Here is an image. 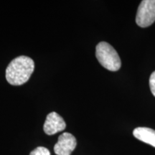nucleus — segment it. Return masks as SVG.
I'll list each match as a JSON object with an SVG mask.
<instances>
[{
  "label": "nucleus",
  "mask_w": 155,
  "mask_h": 155,
  "mask_svg": "<svg viewBox=\"0 0 155 155\" xmlns=\"http://www.w3.org/2000/svg\"><path fill=\"white\" fill-rule=\"evenodd\" d=\"M155 22V0H144L137 10L136 22L141 28H147Z\"/></svg>",
  "instance_id": "obj_3"
},
{
  "label": "nucleus",
  "mask_w": 155,
  "mask_h": 155,
  "mask_svg": "<svg viewBox=\"0 0 155 155\" xmlns=\"http://www.w3.org/2000/svg\"><path fill=\"white\" fill-rule=\"evenodd\" d=\"M96 56L101 65L110 71H117L121 68V63L119 54L110 44L101 42L97 45Z\"/></svg>",
  "instance_id": "obj_2"
},
{
  "label": "nucleus",
  "mask_w": 155,
  "mask_h": 155,
  "mask_svg": "<svg viewBox=\"0 0 155 155\" xmlns=\"http://www.w3.org/2000/svg\"><path fill=\"white\" fill-rule=\"evenodd\" d=\"M76 145L77 141L74 136L65 132L58 137V142L54 146V152L57 155H71Z\"/></svg>",
  "instance_id": "obj_4"
},
{
  "label": "nucleus",
  "mask_w": 155,
  "mask_h": 155,
  "mask_svg": "<svg viewBox=\"0 0 155 155\" xmlns=\"http://www.w3.org/2000/svg\"><path fill=\"white\" fill-rule=\"evenodd\" d=\"M35 69V63L28 56H19L6 69V79L12 86H21L28 81Z\"/></svg>",
  "instance_id": "obj_1"
},
{
  "label": "nucleus",
  "mask_w": 155,
  "mask_h": 155,
  "mask_svg": "<svg viewBox=\"0 0 155 155\" xmlns=\"http://www.w3.org/2000/svg\"><path fill=\"white\" fill-rule=\"evenodd\" d=\"M135 138L155 147V130L147 127H138L133 131Z\"/></svg>",
  "instance_id": "obj_6"
},
{
  "label": "nucleus",
  "mask_w": 155,
  "mask_h": 155,
  "mask_svg": "<svg viewBox=\"0 0 155 155\" xmlns=\"http://www.w3.org/2000/svg\"><path fill=\"white\" fill-rule=\"evenodd\" d=\"M150 86L153 96L155 97V71H154V72L152 73V75H151L150 76Z\"/></svg>",
  "instance_id": "obj_8"
},
{
  "label": "nucleus",
  "mask_w": 155,
  "mask_h": 155,
  "mask_svg": "<svg viewBox=\"0 0 155 155\" xmlns=\"http://www.w3.org/2000/svg\"><path fill=\"white\" fill-rule=\"evenodd\" d=\"M66 127V124L63 118L56 112H51L46 117L43 129L48 135H53L55 134L63 131Z\"/></svg>",
  "instance_id": "obj_5"
},
{
  "label": "nucleus",
  "mask_w": 155,
  "mask_h": 155,
  "mask_svg": "<svg viewBox=\"0 0 155 155\" xmlns=\"http://www.w3.org/2000/svg\"><path fill=\"white\" fill-rule=\"evenodd\" d=\"M30 155H50V152L45 147H38L32 151Z\"/></svg>",
  "instance_id": "obj_7"
}]
</instances>
